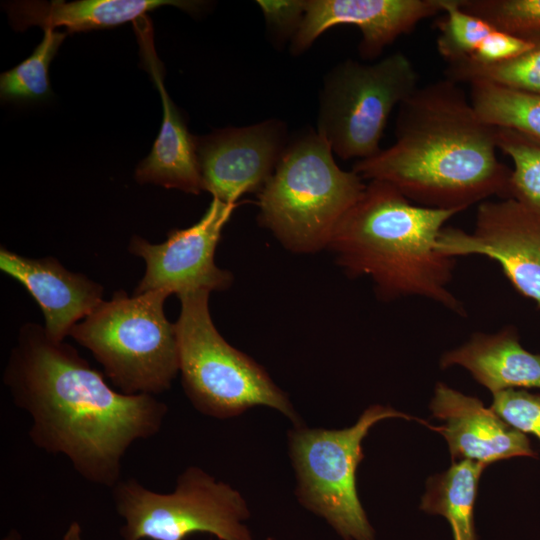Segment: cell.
<instances>
[{
  "instance_id": "cell-7",
  "label": "cell",
  "mask_w": 540,
  "mask_h": 540,
  "mask_svg": "<svg viewBox=\"0 0 540 540\" xmlns=\"http://www.w3.org/2000/svg\"><path fill=\"white\" fill-rule=\"evenodd\" d=\"M414 419L390 406L372 405L343 429L293 426L288 433L296 496L343 540H376L358 497L356 471L364 458L362 441L372 426L388 418Z\"/></svg>"
},
{
  "instance_id": "cell-9",
  "label": "cell",
  "mask_w": 540,
  "mask_h": 540,
  "mask_svg": "<svg viewBox=\"0 0 540 540\" xmlns=\"http://www.w3.org/2000/svg\"><path fill=\"white\" fill-rule=\"evenodd\" d=\"M418 79L399 51L374 63H338L324 77L316 132L344 160L376 155L391 112L419 87Z\"/></svg>"
},
{
  "instance_id": "cell-23",
  "label": "cell",
  "mask_w": 540,
  "mask_h": 540,
  "mask_svg": "<svg viewBox=\"0 0 540 540\" xmlns=\"http://www.w3.org/2000/svg\"><path fill=\"white\" fill-rule=\"evenodd\" d=\"M496 145L514 165L509 198L540 216V142L515 130L496 127Z\"/></svg>"
},
{
  "instance_id": "cell-24",
  "label": "cell",
  "mask_w": 540,
  "mask_h": 540,
  "mask_svg": "<svg viewBox=\"0 0 540 540\" xmlns=\"http://www.w3.org/2000/svg\"><path fill=\"white\" fill-rule=\"evenodd\" d=\"M444 17L438 23V53L449 64L467 60L495 28L464 11L458 0H441Z\"/></svg>"
},
{
  "instance_id": "cell-29",
  "label": "cell",
  "mask_w": 540,
  "mask_h": 540,
  "mask_svg": "<svg viewBox=\"0 0 540 540\" xmlns=\"http://www.w3.org/2000/svg\"><path fill=\"white\" fill-rule=\"evenodd\" d=\"M81 526L77 521H73L68 526L62 540H83Z\"/></svg>"
},
{
  "instance_id": "cell-17",
  "label": "cell",
  "mask_w": 540,
  "mask_h": 540,
  "mask_svg": "<svg viewBox=\"0 0 540 540\" xmlns=\"http://www.w3.org/2000/svg\"><path fill=\"white\" fill-rule=\"evenodd\" d=\"M175 6L188 13H198L204 6L202 1L184 0H80L12 1L5 3L12 27L25 30L31 26L55 30L66 29L67 33L115 26L137 21L146 13L162 6Z\"/></svg>"
},
{
  "instance_id": "cell-27",
  "label": "cell",
  "mask_w": 540,
  "mask_h": 540,
  "mask_svg": "<svg viewBox=\"0 0 540 540\" xmlns=\"http://www.w3.org/2000/svg\"><path fill=\"white\" fill-rule=\"evenodd\" d=\"M256 3L272 41L277 44L291 42L303 20L305 0H258Z\"/></svg>"
},
{
  "instance_id": "cell-14",
  "label": "cell",
  "mask_w": 540,
  "mask_h": 540,
  "mask_svg": "<svg viewBox=\"0 0 540 540\" xmlns=\"http://www.w3.org/2000/svg\"><path fill=\"white\" fill-rule=\"evenodd\" d=\"M441 426H427L447 441L452 461L484 463L517 456L537 457L524 433L502 420L476 397L467 396L442 382L436 384L430 403Z\"/></svg>"
},
{
  "instance_id": "cell-18",
  "label": "cell",
  "mask_w": 540,
  "mask_h": 540,
  "mask_svg": "<svg viewBox=\"0 0 540 540\" xmlns=\"http://www.w3.org/2000/svg\"><path fill=\"white\" fill-rule=\"evenodd\" d=\"M461 366L492 394L506 389H540V354L522 347L509 325L494 333L475 332L461 346L446 351L442 369Z\"/></svg>"
},
{
  "instance_id": "cell-20",
  "label": "cell",
  "mask_w": 540,
  "mask_h": 540,
  "mask_svg": "<svg viewBox=\"0 0 540 540\" xmlns=\"http://www.w3.org/2000/svg\"><path fill=\"white\" fill-rule=\"evenodd\" d=\"M470 84V102L485 123L520 132L540 142V94L483 81Z\"/></svg>"
},
{
  "instance_id": "cell-6",
  "label": "cell",
  "mask_w": 540,
  "mask_h": 540,
  "mask_svg": "<svg viewBox=\"0 0 540 540\" xmlns=\"http://www.w3.org/2000/svg\"><path fill=\"white\" fill-rule=\"evenodd\" d=\"M209 295L197 291L178 296L179 373L193 407L203 415L228 419L265 406L281 413L293 426L303 425L287 394L266 370L219 333L210 315Z\"/></svg>"
},
{
  "instance_id": "cell-8",
  "label": "cell",
  "mask_w": 540,
  "mask_h": 540,
  "mask_svg": "<svg viewBox=\"0 0 540 540\" xmlns=\"http://www.w3.org/2000/svg\"><path fill=\"white\" fill-rule=\"evenodd\" d=\"M112 497L124 520L122 540H186L196 533L218 540H254L242 494L198 466L183 470L170 493L152 491L127 478L112 488Z\"/></svg>"
},
{
  "instance_id": "cell-21",
  "label": "cell",
  "mask_w": 540,
  "mask_h": 540,
  "mask_svg": "<svg viewBox=\"0 0 540 540\" xmlns=\"http://www.w3.org/2000/svg\"><path fill=\"white\" fill-rule=\"evenodd\" d=\"M527 52L495 64L478 65L466 62L449 64L446 79L453 82L483 81L506 88L540 94V36Z\"/></svg>"
},
{
  "instance_id": "cell-22",
  "label": "cell",
  "mask_w": 540,
  "mask_h": 540,
  "mask_svg": "<svg viewBox=\"0 0 540 540\" xmlns=\"http://www.w3.org/2000/svg\"><path fill=\"white\" fill-rule=\"evenodd\" d=\"M67 34L66 31L45 29L43 39L33 53L1 74L0 95L3 101L39 100L51 94L48 67Z\"/></svg>"
},
{
  "instance_id": "cell-25",
  "label": "cell",
  "mask_w": 540,
  "mask_h": 540,
  "mask_svg": "<svg viewBox=\"0 0 540 540\" xmlns=\"http://www.w3.org/2000/svg\"><path fill=\"white\" fill-rule=\"evenodd\" d=\"M459 6L495 29L523 37L540 36V0H458Z\"/></svg>"
},
{
  "instance_id": "cell-15",
  "label": "cell",
  "mask_w": 540,
  "mask_h": 540,
  "mask_svg": "<svg viewBox=\"0 0 540 540\" xmlns=\"http://www.w3.org/2000/svg\"><path fill=\"white\" fill-rule=\"evenodd\" d=\"M0 270L18 281L40 307L44 328L55 341L103 302V286L65 268L55 257L29 258L0 248Z\"/></svg>"
},
{
  "instance_id": "cell-28",
  "label": "cell",
  "mask_w": 540,
  "mask_h": 540,
  "mask_svg": "<svg viewBox=\"0 0 540 540\" xmlns=\"http://www.w3.org/2000/svg\"><path fill=\"white\" fill-rule=\"evenodd\" d=\"M534 45V39L495 29L481 42L470 58L461 62L478 65L500 63L527 52Z\"/></svg>"
},
{
  "instance_id": "cell-1",
  "label": "cell",
  "mask_w": 540,
  "mask_h": 540,
  "mask_svg": "<svg viewBox=\"0 0 540 540\" xmlns=\"http://www.w3.org/2000/svg\"><path fill=\"white\" fill-rule=\"evenodd\" d=\"M3 383L31 417V442L65 456L84 480L108 488L121 480L128 449L155 436L168 412L154 395L111 388L72 345L51 339L32 322L19 329Z\"/></svg>"
},
{
  "instance_id": "cell-10",
  "label": "cell",
  "mask_w": 540,
  "mask_h": 540,
  "mask_svg": "<svg viewBox=\"0 0 540 540\" xmlns=\"http://www.w3.org/2000/svg\"><path fill=\"white\" fill-rule=\"evenodd\" d=\"M237 205L213 198L198 222L185 229L170 230L162 243L153 244L133 236L128 250L146 264L134 294L163 290L178 297L197 291L227 290L233 275L219 268L214 256L223 228Z\"/></svg>"
},
{
  "instance_id": "cell-13",
  "label": "cell",
  "mask_w": 540,
  "mask_h": 540,
  "mask_svg": "<svg viewBox=\"0 0 540 540\" xmlns=\"http://www.w3.org/2000/svg\"><path fill=\"white\" fill-rule=\"evenodd\" d=\"M439 12L441 0H305L304 17L290 51L301 54L328 29L354 25L362 36L360 56L376 59L399 36Z\"/></svg>"
},
{
  "instance_id": "cell-16",
  "label": "cell",
  "mask_w": 540,
  "mask_h": 540,
  "mask_svg": "<svg viewBox=\"0 0 540 540\" xmlns=\"http://www.w3.org/2000/svg\"><path fill=\"white\" fill-rule=\"evenodd\" d=\"M148 20L144 16L135 21V28L144 66L161 97L163 116L158 137L149 155L138 164L135 179L140 184L152 183L199 194L203 188L195 137L189 133L179 109L166 91L163 66L154 49L152 28Z\"/></svg>"
},
{
  "instance_id": "cell-26",
  "label": "cell",
  "mask_w": 540,
  "mask_h": 540,
  "mask_svg": "<svg viewBox=\"0 0 540 540\" xmlns=\"http://www.w3.org/2000/svg\"><path fill=\"white\" fill-rule=\"evenodd\" d=\"M502 420L520 432L540 440V395L523 389H506L493 394L490 407Z\"/></svg>"
},
{
  "instance_id": "cell-5",
  "label": "cell",
  "mask_w": 540,
  "mask_h": 540,
  "mask_svg": "<svg viewBox=\"0 0 540 540\" xmlns=\"http://www.w3.org/2000/svg\"><path fill=\"white\" fill-rule=\"evenodd\" d=\"M170 294L163 290L129 296L114 292L70 331L124 394L158 395L179 373L175 323L164 311Z\"/></svg>"
},
{
  "instance_id": "cell-2",
  "label": "cell",
  "mask_w": 540,
  "mask_h": 540,
  "mask_svg": "<svg viewBox=\"0 0 540 540\" xmlns=\"http://www.w3.org/2000/svg\"><path fill=\"white\" fill-rule=\"evenodd\" d=\"M496 149V127L445 78L406 98L398 107L395 142L352 170L363 180L391 184L417 205L463 212L494 195L509 198L511 170Z\"/></svg>"
},
{
  "instance_id": "cell-11",
  "label": "cell",
  "mask_w": 540,
  "mask_h": 540,
  "mask_svg": "<svg viewBox=\"0 0 540 540\" xmlns=\"http://www.w3.org/2000/svg\"><path fill=\"white\" fill-rule=\"evenodd\" d=\"M443 255H480L497 262L512 286L540 309V216L512 198L478 204L471 233L444 227Z\"/></svg>"
},
{
  "instance_id": "cell-19",
  "label": "cell",
  "mask_w": 540,
  "mask_h": 540,
  "mask_svg": "<svg viewBox=\"0 0 540 540\" xmlns=\"http://www.w3.org/2000/svg\"><path fill=\"white\" fill-rule=\"evenodd\" d=\"M486 466L469 459L454 461L448 470L427 481L420 509L445 517L454 540H478L474 505L480 476Z\"/></svg>"
},
{
  "instance_id": "cell-12",
  "label": "cell",
  "mask_w": 540,
  "mask_h": 540,
  "mask_svg": "<svg viewBox=\"0 0 540 540\" xmlns=\"http://www.w3.org/2000/svg\"><path fill=\"white\" fill-rule=\"evenodd\" d=\"M289 143L285 123L266 120L195 137L202 188L227 204L260 192Z\"/></svg>"
},
{
  "instance_id": "cell-3",
  "label": "cell",
  "mask_w": 540,
  "mask_h": 540,
  "mask_svg": "<svg viewBox=\"0 0 540 540\" xmlns=\"http://www.w3.org/2000/svg\"><path fill=\"white\" fill-rule=\"evenodd\" d=\"M459 213L417 205L391 184L371 180L327 248L347 276L369 278L384 301L420 297L465 316L449 289L455 259L437 248L446 222Z\"/></svg>"
},
{
  "instance_id": "cell-4",
  "label": "cell",
  "mask_w": 540,
  "mask_h": 540,
  "mask_svg": "<svg viewBox=\"0 0 540 540\" xmlns=\"http://www.w3.org/2000/svg\"><path fill=\"white\" fill-rule=\"evenodd\" d=\"M329 144L314 130L290 140L272 176L258 193V222L289 251L327 248L344 214L366 184L342 170Z\"/></svg>"
}]
</instances>
